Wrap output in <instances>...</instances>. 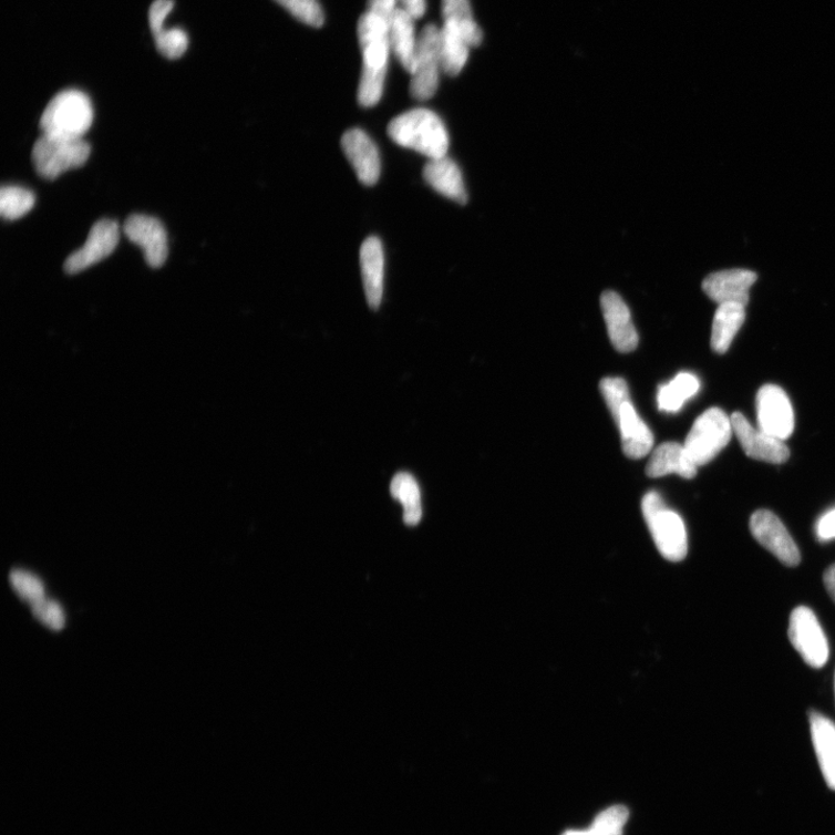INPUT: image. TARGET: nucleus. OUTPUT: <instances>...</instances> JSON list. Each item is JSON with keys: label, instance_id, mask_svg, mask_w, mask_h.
Segmentation results:
<instances>
[{"label": "nucleus", "instance_id": "4be33fe9", "mask_svg": "<svg viewBox=\"0 0 835 835\" xmlns=\"http://www.w3.org/2000/svg\"><path fill=\"white\" fill-rule=\"evenodd\" d=\"M813 743L824 779L835 791V725L819 712H810Z\"/></svg>", "mask_w": 835, "mask_h": 835}, {"label": "nucleus", "instance_id": "f3484780", "mask_svg": "<svg viewBox=\"0 0 835 835\" xmlns=\"http://www.w3.org/2000/svg\"><path fill=\"white\" fill-rule=\"evenodd\" d=\"M384 250L378 237L367 238L360 250L361 275L368 306L379 309L383 298Z\"/></svg>", "mask_w": 835, "mask_h": 835}, {"label": "nucleus", "instance_id": "4c0bfd02", "mask_svg": "<svg viewBox=\"0 0 835 835\" xmlns=\"http://www.w3.org/2000/svg\"><path fill=\"white\" fill-rule=\"evenodd\" d=\"M399 3L415 20L424 17L426 12V0H399Z\"/></svg>", "mask_w": 835, "mask_h": 835}, {"label": "nucleus", "instance_id": "aec40b11", "mask_svg": "<svg viewBox=\"0 0 835 835\" xmlns=\"http://www.w3.org/2000/svg\"><path fill=\"white\" fill-rule=\"evenodd\" d=\"M423 175L426 183L447 199L460 205L468 202L462 172L458 165L447 156L429 161Z\"/></svg>", "mask_w": 835, "mask_h": 835}, {"label": "nucleus", "instance_id": "a211bd4d", "mask_svg": "<svg viewBox=\"0 0 835 835\" xmlns=\"http://www.w3.org/2000/svg\"><path fill=\"white\" fill-rule=\"evenodd\" d=\"M614 421L621 433L622 449L627 457L640 460L653 447L654 437L648 425L638 416L631 401L623 404Z\"/></svg>", "mask_w": 835, "mask_h": 835}, {"label": "nucleus", "instance_id": "a878e982", "mask_svg": "<svg viewBox=\"0 0 835 835\" xmlns=\"http://www.w3.org/2000/svg\"><path fill=\"white\" fill-rule=\"evenodd\" d=\"M700 389L698 378L690 373H680L670 383L658 390V408L662 412L676 413L685 401L694 398Z\"/></svg>", "mask_w": 835, "mask_h": 835}, {"label": "nucleus", "instance_id": "b1692460", "mask_svg": "<svg viewBox=\"0 0 835 835\" xmlns=\"http://www.w3.org/2000/svg\"><path fill=\"white\" fill-rule=\"evenodd\" d=\"M440 43L442 71L455 78L468 61L472 47L449 22H444V28L440 30Z\"/></svg>", "mask_w": 835, "mask_h": 835}, {"label": "nucleus", "instance_id": "cd10ccee", "mask_svg": "<svg viewBox=\"0 0 835 835\" xmlns=\"http://www.w3.org/2000/svg\"><path fill=\"white\" fill-rule=\"evenodd\" d=\"M629 818L626 806H610L600 813L591 827L587 829H569L561 835H623V828Z\"/></svg>", "mask_w": 835, "mask_h": 835}, {"label": "nucleus", "instance_id": "58836bf2", "mask_svg": "<svg viewBox=\"0 0 835 835\" xmlns=\"http://www.w3.org/2000/svg\"><path fill=\"white\" fill-rule=\"evenodd\" d=\"M824 584L828 595L835 602V564L831 565V567L825 571Z\"/></svg>", "mask_w": 835, "mask_h": 835}, {"label": "nucleus", "instance_id": "473e14b6", "mask_svg": "<svg viewBox=\"0 0 835 835\" xmlns=\"http://www.w3.org/2000/svg\"><path fill=\"white\" fill-rule=\"evenodd\" d=\"M600 391L612 418H617L623 404L630 402L629 388L623 379L606 378L601 380Z\"/></svg>", "mask_w": 835, "mask_h": 835}, {"label": "nucleus", "instance_id": "f257e3e1", "mask_svg": "<svg viewBox=\"0 0 835 835\" xmlns=\"http://www.w3.org/2000/svg\"><path fill=\"white\" fill-rule=\"evenodd\" d=\"M358 38L363 61L358 102L368 109L378 105L383 94L391 52L388 24L365 12L358 23Z\"/></svg>", "mask_w": 835, "mask_h": 835}, {"label": "nucleus", "instance_id": "e433bc0d", "mask_svg": "<svg viewBox=\"0 0 835 835\" xmlns=\"http://www.w3.org/2000/svg\"><path fill=\"white\" fill-rule=\"evenodd\" d=\"M817 535L821 542L835 538V508L823 515L817 525Z\"/></svg>", "mask_w": 835, "mask_h": 835}, {"label": "nucleus", "instance_id": "6e6552de", "mask_svg": "<svg viewBox=\"0 0 835 835\" xmlns=\"http://www.w3.org/2000/svg\"><path fill=\"white\" fill-rule=\"evenodd\" d=\"M788 633L807 666L814 669L826 666L829 656L827 638L812 609L801 606L793 610Z\"/></svg>", "mask_w": 835, "mask_h": 835}, {"label": "nucleus", "instance_id": "ea45409f", "mask_svg": "<svg viewBox=\"0 0 835 835\" xmlns=\"http://www.w3.org/2000/svg\"><path fill=\"white\" fill-rule=\"evenodd\" d=\"M834 691H835V677H834Z\"/></svg>", "mask_w": 835, "mask_h": 835}, {"label": "nucleus", "instance_id": "9d476101", "mask_svg": "<svg viewBox=\"0 0 835 835\" xmlns=\"http://www.w3.org/2000/svg\"><path fill=\"white\" fill-rule=\"evenodd\" d=\"M750 530L756 542L771 551L787 567H796L801 563V553L792 535L776 515L767 509L753 513Z\"/></svg>", "mask_w": 835, "mask_h": 835}, {"label": "nucleus", "instance_id": "7c9ffc66", "mask_svg": "<svg viewBox=\"0 0 835 835\" xmlns=\"http://www.w3.org/2000/svg\"><path fill=\"white\" fill-rule=\"evenodd\" d=\"M10 583L14 592L23 601L34 605L45 598L42 581L31 573L13 570L10 574Z\"/></svg>", "mask_w": 835, "mask_h": 835}, {"label": "nucleus", "instance_id": "72a5a7b5", "mask_svg": "<svg viewBox=\"0 0 835 835\" xmlns=\"http://www.w3.org/2000/svg\"><path fill=\"white\" fill-rule=\"evenodd\" d=\"M32 611L35 619L52 630L58 631L64 627V611L56 601L44 598L32 605Z\"/></svg>", "mask_w": 835, "mask_h": 835}, {"label": "nucleus", "instance_id": "f03ea898", "mask_svg": "<svg viewBox=\"0 0 835 835\" xmlns=\"http://www.w3.org/2000/svg\"><path fill=\"white\" fill-rule=\"evenodd\" d=\"M388 135L396 144L431 159L446 157L450 135L444 121L427 109L408 111L388 126Z\"/></svg>", "mask_w": 835, "mask_h": 835}, {"label": "nucleus", "instance_id": "c85d7f7f", "mask_svg": "<svg viewBox=\"0 0 835 835\" xmlns=\"http://www.w3.org/2000/svg\"><path fill=\"white\" fill-rule=\"evenodd\" d=\"M35 205L32 190L14 185H6L0 190V214L3 218L14 220L29 214Z\"/></svg>", "mask_w": 835, "mask_h": 835}, {"label": "nucleus", "instance_id": "423d86ee", "mask_svg": "<svg viewBox=\"0 0 835 835\" xmlns=\"http://www.w3.org/2000/svg\"><path fill=\"white\" fill-rule=\"evenodd\" d=\"M731 418L719 408L703 412L684 441V449L698 465L714 460L729 444L732 436Z\"/></svg>", "mask_w": 835, "mask_h": 835}, {"label": "nucleus", "instance_id": "f704fd0d", "mask_svg": "<svg viewBox=\"0 0 835 835\" xmlns=\"http://www.w3.org/2000/svg\"><path fill=\"white\" fill-rule=\"evenodd\" d=\"M174 7V0H155L150 11V24L154 35L164 29L165 20Z\"/></svg>", "mask_w": 835, "mask_h": 835}, {"label": "nucleus", "instance_id": "c756f323", "mask_svg": "<svg viewBox=\"0 0 835 835\" xmlns=\"http://www.w3.org/2000/svg\"><path fill=\"white\" fill-rule=\"evenodd\" d=\"M276 2L309 27L316 29L323 27L326 17L317 0H276Z\"/></svg>", "mask_w": 835, "mask_h": 835}, {"label": "nucleus", "instance_id": "ddd939ff", "mask_svg": "<svg viewBox=\"0 0 835 835\" xmlns=\"http://www.w3.org/2000/svg\"><path fill=\"white\" fill-rule=\"evenodd\" d=\"M124 231L128 239L143 250L147 265L162 267L168 256L167 235L161 220L141 214L127 218Z\"/></svg>", "mask_w": 835, "mask_h": 835}, {"label": "nucleus", "instance_id": "1a4fd4ad", "mask_svg": "<svg viewBox=\"0 0 835 835\" xmlns=\"http://www.w3.org/2000/svg\"><path fill=\"white\" fill-rule=\"evenodd\" d=\"M756 416L759 430L779 440H787L795 429L792 402L784 390L766 384L757 391Z\"/></svg>", "mask_w": 835, "mask_h": 835}, {"label": "nucleus", "instance_id": "dca6fc26", "mask_svg": "<svg viewBox=\"0 0 835 835\" xmlns=\"http://www.w3.org/2000/svg\"><path fill=\"white\" fill-rule=\"evenodd\" d=\"M757 276L750 269H726L708 276L702 284L707 297L719 303H740L748 306L750 289L756 282Z\"/></svg>", "mask_w": 835, "mask_h": 835}, {"label": "nucleus", "instance_id": "9b49d317", "mask_svg": "<svg viewBox=\"0 0 835 835\" xmlns=\"http://www.w3.org/2000/svg\"><path fill=\"white\" fill-rule=\"evenodd\" d=\"M120 228L115 220L101 219L92 227L84 247L68 257V275H79L89 267L110 257L117 247Z\"/></svg>", "mask_w": 835, "mask_h": 835}, {"label": "nucleus", "instance_id": "393cba45", "mask_svg": "<svg viewBox=\"0 0 835 835\" xmlns=\"http://www.w3.org/2000/svg\"><path fill=\"white\" fill-rule=\"evenodd\" d=\"M391 496L404 506V522L409 526L421 523L423 517L421 488L415 478L408 473L398 474L390 485Z\"/></svg>", "mask_w": 835, "mask_h": 835}, {"label": "nucleus", "instance_id": "2f4dec72", "mask_svg": "<svg viewBox=\"0 0 835 835\" xmlns=\"http://www.w3.org/2000/svg\"><path fill=\"white\" fill-rule=\"evenodd\" d=\"M157 51L168 60L181 59L187 51L188 37L181 29L165 28L154 35Z\"/></svg>", "mask_w": 835, "mask_h": 835}, {"label": "nucleus", "instance_id": "412c9836", "mask_svg": "<svg viewBox=\"0 0 835 835\" xmlns=\"http://www.w3.org/2000/svg\"><path fill=\"white\" fill-rule=\"evenodd\" d=\"M414 20L404 9L399 8L388 24L391 51L410 75L414 69L418 45Z\"/></svg>", "mask_w": 835, "mask_h": 835}, {"label": "nucleus", "instance_id": "4468645a", "mask_svg": "<svg viewBox=\"0 0 835 835\" xmlns=\"http://www.w3.org/2000/svg\"><path fill=\"white\" fill-rule=\"evenodd\" d=\"M341 146L360 183L374 186L381 175V157L375 142L362 130L354 128L343 134Z\"/></svg>", "mask_w": 835, "mask_h": 835}, {"label": "nucleus", "instance_id": "39448f33", "mask_svg": "<svg viewBox=\"0 0 835 835\" xmlns=\"http://www.w3.org/2000/svg\"><path fill=\"white\" fill-rule=\"evenodd\" d=\"M90 154L91 146L84 138L43 134L33 146L32 161L42 178L55 181L64 172L83 166Z\"/></svg>", "mask_w": 835, "mask_h": 835}, {"label": "nucleus", "instance_id": "f8f14e48", "mask_svg": "<svg viewBox=\"0 0 835 835\" xmlns=\"http://www.w3.org/2000/svg\"><path fill=\"white\" fill-rule=\"evenodd\" d=\"M731 423L734 435L749 457L774 464L788 461L791 451L784 441L754 429L743 413L734 412Z\"/></svg>", "mask_w": 835, "mask_h": 835}, {"label": "nucleus", "instance_id": "c9c22d12", "mask_svg": "<svg viewBox=\"0 0 835 835\" xmlns=\"http://www.w3.org/2000/svg\"><path fill=\"white\" fill-rule=\"evenodd\" d=\"M399 0H368L367 13H370L386 24L399 9Z\"/></svg>", "mask_w": 835, "mask_h": 835}, {"label": "nucleus", "instance_id": "5701e85b", "mask_svg": "<svg viewBox=\"0 0 835 835\" xmlns=\"http://www.w3.org/2000/svg\"><path fill=\"white\" fill-rule=\"evenodd\" d=\"M745 306L740 303L720 305L712 322L711 349L718 354H725L736 333L744 326Z\"/></svg>", "mask_w": 835, "mask_h": 835}, {"label": "nucleus", "instance_id": "7ed1b4c3", "mask_svg": "<svg viewBox=\"0 0 835 835\" xmlns=\"http://www.w3.org/2000/svg\"><path fill=\"white\" fill-rule=\"evenodd\" d=\"M93 118L90 97L79 90H65L48 104L41 116L40 127L45 135L84 138Z\"/></svg>", "mask_w": 835, "mask_h": 835}, {"label": "nucleus", "instance_id": "2eb2a0df", "mask_svg": "<svg viewBox=\"0 0 835 835\" xmlns=\"http://www.w3.org/2000/svg\"><path fill=\"white\" fill-rule=\"evenodd\" d=\"M601 309L611 346L620 353H630L638 347V333L632 323L631 313L616 291H605Z\"/></svg>", "mask_w": 835, "mask_h": 835}, {"label": "nucleus", "instance_id": "0eeeda50", "mask_svg": "<svg viewBox=\"0 0 835 835\" xmlns=\"http://www.w3.org/2000/svg\"><path fill=\"white\" fill-rule=\"evenodd\" d=\"M440 29L430 23L418 37L415 64L411 73L410 92L416 101H429L437 91L442 71Z\"/></svg>", "mask_w": 835, "mask_h": 835}, {"label": "nucleus", "instance_id": "6ab92c4d", "mask_svg": "<svg viewBox=\"0 0 835 835\" xmlns=\"http://www.w3.org/2000/svg\"><path fill=\"white\" fill-rule=\"evenodd\" d=\"M698 468L684 446L677 442H666L653 452L646 473L651 478L677 474L682 478L692 480L697 476Z\"/></svg>", "mask_w": 835, "mask_h": 835}, {"label": "nucleus", "instance_id": "20e7f679", "mask_svg": "<svg viewBox=\"0 0 835 835\" xmlns=\"http://www.w3.org/2000/svg\"><path fill=\"white\" fill-rule=\"evenodd\" d=\"M646 523L653 542L662 555L670 561L682 560L689 553V539L680 515L666 506L657 493H649L642 502Z\"/></svg>", "mask_w": 835, "mask_h": 835}, {"label": "nucleus", "instance_id": "bb28decb", "mask_svg": "<svg viewBox=\"0 0 835 835\" xmlns=\"http://www.w3.org/2000/svg\"><path fill=\"white\" fill-rule=\"evenodd\" d=\"M442 17L461 32L471 47L482 43L483 32L474 20L470 0H442Z\"/></svg>", "mask_w": 835, "mask_h": 835}]
</instances>
